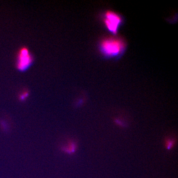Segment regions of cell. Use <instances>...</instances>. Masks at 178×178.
Masks as SVG:
<instances>
[{
    "instance_id": "6da1fadb",
    "label": "cell",
    "mask_w": 178,
    "mask_h": 178,
    "mask_svg": "<svg viewBox=\"0 0 178 178\" xmlns=\"http://www.w3.org/2000/svg\"><path fill=\"white\" fill-rule=\"evenodd\" d=\"M125 45L122 40L116 38H108L101 43L100 50L102 53L108 57H115L124 50Z\"/></svg>"
},
{
    "instance_id": "5b68a950",
    "label": "cell",
    "mask_w": 178,
    "mask_h": 178,
    "mask_svg": "<svg viewBox=\"0 0 178 178\" xmlns=\"http://www.w3.org/2000/svg\"><path fill=\"white\" fill-rule=\"evenodd\" d=\"M175 141L173 139H167L165 141V147L167 149L170 150L172 148L175 144Z\"/></svg>"
},
{
    "instance_id": "8992f818",
    "label": "cell",
    "mask_w": 178,
    "mask_h": 178,
    "mask_svg": "<svg viewBox=\"0 0 178 178\" xmlns=\"http://www.w3.org/2000/svg\"><path fill=\"white\" fill-rule=\"evenodd\" d=\"M29 95V92L27 90H24L19 95V99L21 102L25 100Z\"/></svg>"
},
{
    "instance_id": "277c9868",
    "label": "cell",
    "mask_w": 178,
    "mask_h": 178,
    "mask_svg": "<svg viewBox=\"0 0 178 178\" xmlns=\"http://www.w3.org/2000/svg\"><path fill=\"white\" fill-rule=\"evenodd\" d=\"M77 144L75 141L70 140L65 144L61 147V149L63 152L68 154H72L76 151Z\"/></svg>"
},
{
    "instance_id": "7a4b0ae2",
    "label": "cell",
    "mask_w": 178,
    "mask_h": 178,
    "mask_svg": "<svg viewBox=\"0 0 178 178\" xmlns=\"http://www.w3.org/2000/svg\"><path fill=\"white\" fill-rule=\"evenodd\" d=\"M104 24L106 27L111 32L116 34L119 27L122 23V20L118 14L112 11L106 12Z\"/></svg>"
},
{
    "instance_id": "3957f363",
    "label": "cell",
    "mask_w": 178,
    "mask_h": 178,
    "mask_svg": "<svg viewBox=\"0 0 178 178\" xmlns=\"http://www.w3.org/2000/svg\"><path fill=\"white\" fill-rule=\"evenodd\" d=\"M33 58L28 50L26 48H23L20 50L17 57V69L24 71L31 66Z\"/></svg>"
}]
</instances>
